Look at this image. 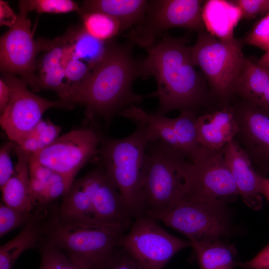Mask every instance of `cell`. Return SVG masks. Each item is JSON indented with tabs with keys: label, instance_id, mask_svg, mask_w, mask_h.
<instances>
[{
	"label": "cell",
	"instance_id": "4fadbf2b",
	"mask_svg": "<svg viewBox=\"0 0 269 269\" xmlns=\"http://www.w3.org/2000/svg\"><path fill=\"white\" fill-rule=\"evenodd\" d=\"M1 78L9 87L10 97L4 111L0 114V126L10 141L15 143L36 126L48 109H70L74 106L62 100L49 101L34 94L27 88L26 82L15 74L4 73Z\"/></svg>",
	"mask_w": 269,
	"mask_h": 269
},
{
	"label": "cell",
	"instance_id": "7402d4cb",
	"mask_svg": "<svg viewBox=\"0 0 269 269\" xmlns=\"http://www.w3.org/2000/svg\"><path fill=\"white\" fill-rule=\"evenodd\" d=\"M119 115L135 123L142 124L148 142L161 140L181 152L173 130L172 118L155 113H148L135 106L126 108Z\"/></svg>",
	"mask_w": 269,
	"mask_h": 269
},
{
	"label": "cell",
	"instance_id": "7a4b0ae2",
	"mask_svg": "<svg viewBox=\"0 0 269 269\" xmlns=\"http://www.w3.org/2000/svg\"><path fill=\"white\" fill-rule=\"evenodd\" d=\"M133 44L110 41L104 58L80 82L71 86L65 102L83 105L89 118L102 117L106 123L141 102L143 96L132 89L134 81L142 77L141 62L132 52Z\"/></svg>",
	"mask_w": 269,
	"mask_h": 269
},
{
	"label": "cell",
	"instance_id": "6da1fadb",
	"mask_svg": "<svg viewBox=\"0 0 269 269\" xmlns=\"http://www.w3.org/2000/svg\"><path fill=\"white\" fill-rule=\"evenodd\" d=\"M186 38L165 35L147 48V56L141 62L142 77L152 76L157 83L156 91L148 95L158 99L157 114L197 112L212 101L205 79L195 68Z\"/></svg>",
	"mask_w": 269,
	"mask_h": 269
},
{
	"label": "cell",
	"instance_id": "7bdbcfd3",
	"mask_svg": "<svg viewBox=\"0 0 269 269\" xmlns=\"http://www.w3.org/2000/svg\"><path fill=\"white\" fill-rule=\"evenodd\" d=\"M256 63L269 70V48Z\"/></svg>",
	"mask_w": 269,
	"mask_h": 269
},
{
	"label": "cell",
	"instance_id": "8d00e7d4",
	"mask_svg": "<svg viewBox=\"0 0 269 269\" xmlns=\"http://www.w3.org/2000/svg\"><path fill=\"white\" fill-rule=\"evenodd\" d=\"M240 10L242 17L253 18L259 13H262L266 0H236L231 1Z\"/></svg>",
	"mask_w": 269,
	"mask_h": 269
},
{
	"label": "cell",
	"instance_id": "f1b7e54d",
	"mask_svg": "<svg viewBox=\"0 0 269 269\" xmlns=\"http://www.w3.org/2000/svg\"><path fill=\"white\" fill-rule=\"evenodd\" d=\"M66 78L65 69L61 64L44 75L38 77L37 84L33 90L38 92L42 89L52 90L65 101L68 96L71 86L63 82Z\"/></svg>",
	"mask_w": 269,
	"mask_h": 269
},
{
	"label": "cell",
	"instance_id": "9a60e30c",
	"mask_svg": "<svg viewBox=\"0 0 269 269\" xmlns=\"http://www.w3.org/2000/svg\"><path fill=\"white\" fill-rule=\"evenodd\" d=\"M87 192L93 220L125 232L134 219L122 195L99 166L80 178Z\"/></svg>",
	"mask_w": 269,
	"mask_h": 269
},
{
	"label": "cell",
	"instance_id": "2e32d148",
	"mask_svg": "<svg viewBox=\"0 0 269 269\" xmlns=\"http://www.w3.org/2000/svg\"><path fill=\"white\" fill-rule=\"evenodd\" d=\"M223 151L239 196L248 207L260 210L263 203L259 190L258 174L248 157L234 140L227 144Z\"/></svg>",
	"mask_w": 269,
	"mask_h": 269
},
{
	"label": "cell",
	"instance_id": "3957f363",
	"mask_svg": "<svg viewBox=\"0 0 269 269\" xmlns=\"http://www.w3.org/2000/svg\"><path fill=\"white\" fill-rule=\"evenodd\" d=\"M43 232L79 269H107L125 231L107 224L63 219L53 206L46 213Z\"/></svg>",
	"mask_w": 269,
	"mask_h": 269
},
{
	"label": "cell",
	"instance_id": "d6a6232c",
	"mask_svg": "<svg viewBox=\"0 0 269 269\" xmlns=\"http://www.w3.org/2000/svg\"><path fill=\"white\" fill-rule=\"evenodd\" d=\"M244 42L267 51L269 48V12L258 21Z\"/></svg>",
	"mask_w": 269,
	"mask_h": 269
},
{
	"label": "cell",
	"instance_id": "44dd1931",
	"mask_svg": "<svg viewBox=\"0 0 269 269\" xmlns=\"http://www.w3.org/2000/svg\"><path fill=\"white\" fill-rule=\"evenodd\" d=\"M68 34V41L63 65L70 59L76 58L86 62L90 70L104 58L110 41H104L96 38L83 27L70 30Z\"/></svg>",
	"mask_w": 269,
	"mask_h": 269
},
{
	"label": "cell",
	"instance_id": "8fae6325",
	"mask_svg": "<svg viewBox=\"0 0 269 269\" xmlns=\"http://www.w3.org/2000/svg\"><path fill=\"white\" fill-rule=\"evenodd\" d=\"M18 6L15 23L0 36V68L3 73L19 75L34 90L38 81L36 56L50 47L51 40L34 39L26 0H19Z\"/></svg>",
	"mask_w": 269,
	"mask_h": 269
},
{
	"label": "cell",
	"instance_id": "5b68a950",
	"mask_svg": "<svg viewBox=\"0 0 269 269\" xmlns=\"http://www.w3.org/2000/svg\"><path fill=\"white\" fill-rule=\"evenodd\" d=\"M189 161L161 140L147 143L142 183L145 214L165 211L182 199Z\"/></svg>",
	"mask_w": 269,
	"mask_h": 269
},
{
	"label": "cell",
	"instance_id": "9c48e42d",
	"mask_svg": "<svg viewBox=\"0 0 269 269\" xmlns=\"http://www.w3.org/2000/svg\"><path fill=\"white\" fill-rule=\"evenodd\" d=\"M119 246L143 269H163L177 252L192 244L170 234L157 220L145 215L134 220L121 236Z\"/></svg>",
	"mask_w": 269,
	"mask_h": 269
},
{
	"label": "cell",
	"instance_id": "f546056e",
	"mask_svg": "<svg viewBox=\"0 0 269 269\" xmlns=\"http://www.w3.org/2000/svg\"><path fill=\"white\" fill-rule=\"evenodd\" d=\"M68 34L52 40L51 45L45 50L39 65V76L62 64L68 42Z\"/></svg>",
	"mask_w": 269,
	"mask_h": 269
},
{
	"label": "cell",
	"instance_id": "5bb4252c",
	"mask_svg": "<svg viewBox=\"0 0 269 269\" xmlns=\"http://www.w3.org/2000/svg\"><path fill=\"white\" fill-rule=\"evenodd\" d=\"M231 105L238 126L233 140L255 171L269 177V112L240 100Z\"/></svg>",
	"mask_w": 269,
	"mask_h": 269
},
{
	"label": "cell",
	"instance_id": "484cf974",
	"mask_svg": "<svg viewBox=\"0 0 269 269\" xmlns=\"http://www.w3.org/2000/svg\"><path fill=\"white\" fill-rule=\"evenodd\" d=\"M61 127L48 120H41L22 139L15 143L30 155L38 153L59 136Z\"/></svg>",
	"mask_w": 269,
	"mask_h": 269
},
{
	"label": "cell",
	"instance_id": "8992f818",
	"mask_svg": "<svg viewBox=\"0 0 269 269\" xmlns=\"http://www.w3.org/2000/svg\"><path fill=\"white\" fill-rule=\"evenodd\" d=\"M244 43L234 38L221 40L202 30L190 47L193 63L202 71L212 100L218 103L219 109L233 100L235 85L246 58L242 52Z\"/></svg>",
	"mask_w": 269,
	"mask_h": 269
},
{
	"label": "cell",
	"instance_id": "f35d334b",
	"mask_svg": "<svg viewBox=\"0 0 269 269\" xmlns=\"http://www.w3.org/2000/svg\"><path fill=\"white\" fill-rule=\"evenodd\" d=\"M17 19V15L15 14L8 4L3 0H0V25H5L9 27L12 26Z\"/></svg>",
	"mask_w": 269,
	"mask_h": 269
},
{
	"label": "cell",
	"instance_id": "7c38bea8",
	"mask_svg": "<svg viewBox=\"0 0 269 269\" xmlns=\"http://www.w3.org/2000/svg\"><path fill=\"white\" fill-rule=\"evenodd\" d=\"M102 137L93 128L73 130L31 155L29 163L43 165L74 182L83 166L98 155Z\"/></svg>",
	"mask_w": 269,
	"mask_h": 269
},
{
	"label": "cell",
	"instance_id": "d4e9b609",
	"mask_svg": "<svg viewBox=\"0 0 269 269\" xmlns=\"http://www.w3.org/2000/svg\"><path fill=\"white\" fill-rule=\"evenodd\" d=\"M199 115L190 110L180 112L178 117L172 118L174 133L180 150L189 159L193 156L202 146L197 139L196 123Z\"/></svg>",
	"mask_w": 269,
	"mask_h": 269
},
{
	"label": "cell",
	"instance_id": "e0dca14e",
	"mask_svg": "<svg viewBox=\"0 0 269 269\" xmlns=\"http://www.w3.org/2000/svg\"><path fill=\"white\" fill-rule=\"evenodd\" d=\"M196 128L201 146L211 149L223 148L233 140L238 131L232 106L199 115Z\"/></svg>",
	"mask_w": 269,
	"mask_h": 269
},
{
	"label": "cell",
	"instance_id": "836d02e7",
	"mask_svg": "<svg viewBox=\"0 0 269 269\" xmlns=\"http://www.w3.org/2000/svg\"><path fill=\"white\" fill-rule=\"evenodd\" d=\"M67 83L72 85L80 82L88 74L90 69L82 60L71 58L64 65Z\"/></svg>",
	"mask_w": 269,
	"mask_h": 269
},
{
	"label": "cell",
	"instance_id": "277c9868",
	"mask_svg": "<svg viewBox=\"0 0 269 269\" xmlns=\"http://www.w3.org/2000/svg\"><path fill=\"white\" fill-rule=\"evenodd\" d=\"M120 139L102 137L100 166L124 198L134 220L145 215L142 195L143 169L148 143L143 125Z\"/></svg>",
	"mask_w": 269,
	"mask_h": 269
},
{
	"label": "cell",
	"instance_id": "603a6c76",
	"mask_svg": "<svg viewBox=\"0 0 269 269\" xmlns=\"http://www.w3.org/2000/svg\"><path fill=\"white\" fill-rule=\"evenodd\" d=\"M191 243L201 269H234L239 265L235 246L222 239Z\"/></svg>",
	"mask_w": 269,
	"mask_h": 269
},
{
	"label": "cell",
	"instance_id": "60d3db41",
	"mask_svg": "<svg viewBox=\"0 0 269 269\" xmlns=\"http://www.w3.org/2000/svg\"><path fill=\"white\" fill-rule=\"evenodd\" d=\"M258 187L260 193L269 203V177H264L258 174Z\"/></svg>",
	"mask_w": 269,
	"mask_h": 269
},
{
	"label": "cell",
	"instance_id": "b9f144b4",
	"mask_svg": "<svg viewBox=\"0 0 269 269\" xmlns=\"http://www.w3.org/2000/svg\"><path fill=\"white\" fill-rule=\"evenodd\" d=\"M258 107L269 112V85L263 95Z\"/></svg>",
	"mask_w": 269,
	"mask_h": 269
},
{
	"label": "cell",
	"instance_id": "83f0119b",
	"mask_svg": "<svg viewBox=\"0 0 269 269\" xmlns=\"http://www.w3.org/2000/svg\"><path fill=\"white\" fill-rule=\"evenodd\" d=\"M38 247L41 256L39 269H79L63 251L43 235Z\"/></svg>",
	"mask_w": 269,
	"mask_h": 269
},
{
	"label": "cell",
	"instance_id": "ffe728a7",
	"mask_svg": "<svg viewBox=\"0 0 269 269\" xmlns=\"http://www.w3.org/2000/svg\"><path fill=\"white\" fill-rule=\"evenodd\" d=\"M148 0H87L80 7V15L92 11L107 14L120 23L122 31L138 24L143 19Z\"/></svg>",
	"mask_w": 269,
	"mask_h": 269
},
{
	"label": "cell",
	"instance_id": "ab89813d",
	"mask_svg": "<svg viewBox=\"0 0 269 269\" xmlns=\"http://www.w3.org/2000/svg\"><path fill=\"white\" fill-rule=\"evenodd\" d=\"M10 90L9 86L2 78L0 79V113L2 114L9 102Z\"/></svg>",
	"mask_w": 269,
	"mask_h": 269
},
{
	"label": "cell",
	"instance_id": "52a82bcc",
	"mask_svg": "<svg viewBox=\"0 0 269 269\" xmlns=\"http://www.w3.org/2000/svg\"><path fill=\"white\" fill-rule=\"evenodd\" d=\"M228 202H195L181 199L169 209L145 215L185 235L191 242L222 239L232 231Z\"/></svg>",
	"mask_w": 269,
	"mask_h": 269
},
{
	"label": "cell",
	"instance_id": "4316f807",
	"mask_svg": "<svg viewBox=\"0 0 269 269\" xmlns=\"http://www.w3.org/2000/svg\"><path fill=\"white\" fill-rule=\"evenodd\" d=\"M82 27L97 39L109 41L122 32L120 22L113 17L99 11H92L80 15Z\"/></svg>",
	"mask_w": 269,
	"mask_h": 269
},
{
	"label": "cell",
	"instance_id": "30bf717a",
	"mask_svg": "<svg viewBox=\"0 0 269 269\" xmlns=\"http://www.w3.org/2000/svg\"><path fill=\"white\" fill-rule=\"evenodd\" d=\"M203 0H148L142 20L128 33L130 41L141 47L154 44L166 30L180 27L198 32L204 30Z\"/></svg>",
	"mask_w": 269,
	"mask_h": 269
},
{
	"label": "cell",
	"instance_id": "ee69618b",
	"mask_svg": "<svg viewBox=\"0 0 269 269\" xmlns=\"http://www.w3.org/2000/svg\"><path fill=\"white\" fill-rule=\"evenodd\" d=\"M269 12V0H266V3L262 14H267Z\"/></svg>",
	"mask_w": 269,
	"mask_h": 269
},
{
	"label": "cell",
	"instance_id": "1f68e13d",
	"mask_svg": "<svg viewBox=\"0 0 269 269\" xmlns=\"http://www.w3.org/2000/svg\"><path fill=\"white\" fill-rule=\"evenodd\" d=\"M29 11L37 13H63L79 12L80 7L71 0H26Z\"/></svg>",
	"mask_w": 269,
	"mask_h": 269
},
{
	"label": "cell",
	"instance_id": "cb8c5ba5",
	"mask_svg": "<svg viewBox=\"0 0 269 269\" xmlns=\"http://www.w3.org/2000/svg\"><path fill=\"white\" fill-rule=\"evenodd\" d=\"M269 70L246 58L242 70L236 81L234 97L258 107L269 85Z\"/></svg>",
	"mask_w": 269,
	"mask_h": 269
},
{
	"label": "cell",
	"instance_id": "ac0fdd59",
	"mask_svg": "<svg viewBox=\"0 0 269 269\" xmlns=\"http://www.w3.org/2000/svg\"><path fill=\"white\" fill-rule=\"evenodd\" d=\"M13 149L17 160L14 166V173L0 188L2 201L8 206L30 214L36 208L30 187L29 171L30 155L15 143Z\"/></svg>",
	"mask_w": 269,
	"mask_h": 269
},
{
	"label": "cell",
	"instance_id": "d6986e66",
	"mask_svg": "<svg viewBox=\"0 0 269 269\" xmlns=\"http://www.w3.org/2000/svg\"><path fill=\"white\" fill-rule=\"evenodd\" d=\"M46 212L34 211L19 233L0 248V269H12L19 256L27 250L38 247L43 236Z\"/></svg>",
	"mask_w": 269,
	"mask_h": 269
},
{
	"label": "cell",
	"instance_id": "74e56055",
	"mask_svg": "<svg viewBox=\"0 0 269 269\" xmlns=\"http://www.w3.org/2000/svg\"><path fill=\"white\" fill-rule=\"evenodd\" d=\"M239 266L244 269H269V244L253 259L240 262Z\"/></svg>",
	"mask_w": 269,
	"mask_h": 269
},
{
	"label": "cell",
	"instance_id": "d590c367",
	"mask_svg": "<svg viewBox=\"0 0 269 269\" xmlns=\"http://www.w3.org/2000/svg\"><path fill=\"white\" fill-rule=\"evenodd\" d=\"M107 269H143L119 246L112 256Z\"/></svg>",
	"mask_w": 269,
	"mask_h": 269
},
{
	"label": "cell",
	"instance_id": "ba28073f",
	"mask_svg": "<svg viewBox=\"0 0 269 269\" xmlns=\"http://www.w3.org/2000/svg\"><path fill=\"white\" fill-rule=\"evenodd\" d=\"M189 159L182 199L195 202H231L239 196L223 148L201 146Z\"/></svg>",
	"mask_w": 269,
	"mask_h": 269
},
{
	"label": "cell",
	"instance_id": "e575fe53",
	"mask_svg": "<svg viewBox=\"0 0 269 269\" xmlns=\"http://www.w3.org/2000/svg\"><path fill=\"white\" fill-rule=\"evenodd\" d=\"M15 143L12 141L4 143L0 149V186L2 187L14 172L10 157Z\"/></svg>",
	"mask_w": 269,
	"mask_h": 269
},
{
	"label": "cell",
	"instance_id": "4dcf8cb0",
	"mask_svg": "<svg viewBox=\"0 0 269 269\" xmlns=\"http://www.w3.org/2000/svg\"><path fill=\"white\" fill-rule=\"evenodd\" d=\"M32 213H26L3 202L0 204V237H3L11 231L23 227L28 222Z\"/></svg>",
	"mask_w": 269,
	"mask_h": 269
}]
</instances>
